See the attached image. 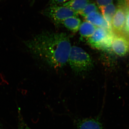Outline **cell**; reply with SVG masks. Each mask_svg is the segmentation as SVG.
<instances>
[{"label":"cell","instance_id":"1","mask_svg":"<svg viewBox=\"0 0 129 129\" xmlns=\"http://www.w3.org/2000/svg\"><path fill=\"white\" fill-rule=\"evenodd\" d=\"M24 44L32 55L54 69L62 68L68 63L72 46L66 33L43 32Z\"/></svg>","mask_w":129,"mask_h":129},{"label":"cell","instance_id":"2","mask_svg":"<svg viewBox=\"0 0 129 129\" xmlns=\"http://www.w3.org/2000/svg\"><path fill=\"white\" fill-rule=\"evenodd\" d=\"M68 63L76 73L88 71L93 66L89 55L82 48L75 46L72 47Z\"/></svg>","mask_w":129,"mask_h":129},{"label":"cell","instance_id":"3","mask_svg":"<svg viewBox=\"0 0 129 129\" xmlns=\"http://www.w3.org/2000/svg\"><path fill=\"white\" fill-rule=\"evenodd\" d=\"M114 34L111 30L97 27L94 33L88 39V42L94 48L109 49L111 47Z\"/></svg>","mask_w":129,"mask_h":129},{"label":"cell","instance_id":"4","mask_svg":"<svg viewBox=\"0 0 129 129\" xmlns=\"http://www.w3.org/2000/svg\"><path fill=\"white\" fill-rule=\"evenodd\" d=\"M43 14L57 25L61 24L66 19L79 15L77 13L62 6H49L44 10Z\"/></svg>","mask_w":129,"mask_h":129},{"label":"cell","instance_id":"5","mask_svg":"<svg viewBox=\"0 0 129 129\" xmlns=\"http://www.w3.org/2000/svg\"><path fill=\"white\" fill-rule=\"evenodd\" d=\"M125 14V7L122 4L118 5L111 22V28L115 35L120 34L124 29Z\"/></svg>","mask_w":129,"mask_h":129},{"label":"cell","instance_id":"6","mask_svg":"<svg viewBox=\"0 0 129 129\" xmlns=\"http://www.w3.org/2000/svg\"><path fill=\"white\" fill-rule=\"evenodd\" d=\"M111 48L116 55L120 57L124 56L129 52V41L123 36L114 35Z\"/></svg>","mask_w":129,"mask_h":129},{"label":"cell","instance_id":"7","mask_svg":"<svg viewBox=\"0 0 129 129\" xmlns=\"http://www.w3.org/2000/svg\"><path fill=\"white\" fill-rule=\"evenodd\" d=\"M85 21L96 27L104 28L112 31L105 21L102 15L99 12H93L84 17Z\"/></svg>","mask_w":129,"mask_h":129},{"label":"cell","instance_id":"8","mask_svg":"<svg viewBox=\"0 0 129 129\" xmlns=\"http://www.w3.org/2000/svg\"><path fill=\"white\" fill-rule=\"evenodd\" d=\"M77 129H103L100 120L96 118H87L79 121Z\"/></svg>","mask_w":129,"mask_h":129},{"label":"cell","instance_id":"9","mask_svg":"<svg viewBox=\"0 0 129 129\" xmlns=\"http://www.w3.org/2000/svg\"><path fill=\"white\" fill-rule=\"evenodd\" d=\"M91 2V0H70L62 6L69 8L78 14L88 4Z\"/></svg>","mask_w":129,"mask_h":129},{"label":"cell","instance_id":"10","mask_svg":"<svg viewBox=\"0 0 129 129\" xmlns=\"http://www.w3.org/2000/svg\"><path fill=\"white\" fill-rule=\"evenodd\" d=\"M116 10V8L113 3L100 9L105 21L111 29V22Z\"/></svg>","mask_w":129,"mask_h":129},{"label":"cell","instance_id":"11","mask_svg":"<svg viewBox=\"0 0 129 129\" xmlns=\"http://www.w3.org/2000/svg\"><path fill=\"white\" fill-rule=\"evenodd\" d=\"M97 27L85 21L81 23L79 28V33L81 37L89 39L93 35Z\"/></svg>","mask_w":129,"mask_h":129},{"label":"cell","instance_id":"12","mask_svg":"<svg viewBox=\"0 0 129 129\" xmlns=\"http://www.w3.org/2000/svg\"><path fill=\"white\" fill-rule=\"evenodd\" d=\"M81 23V19L78 17H71L64 19L62 24L70 31L75 33L79 30Z\"/></svg>","mask_w":129,"mask_h":129},{"label":"cell","instance_id":"13","mask_svg":"<svg viewBox=\"0 0 129 129\" xmlns=\"http://www.w3.org/2000/svg\"><path fill=\"white\" fill-rule=\"evenodd\" d=\"M99 9L95 3L91 2L80 12L78 14L84 18L93 12H99Z\"/></svg>","mask_w":129,"mask_h":129},{"label":"cell","instance_id":"14","mask_svg":"<svg viewBox=\"0 0 129 129\" xmlns=\"http://www.w3.org/2000/svg\"><path fill=\"white\" fill-rule=\"evenodd\" d=\"M18 129H31L26 123L22 113L21 109L18 108Z\"/></svg>","mask_w":129,"mask_h":129},{"label":"cell","instance_id":"15","mask_svg":"<svg viewBox=\"0 0 129 129\" xmlns=\"http://www.w3.org/2000/svg\"><path fill=\"white\" fill-rule=\"evenodd\" d=\"M125 19L124 29L125 32L129 35V8L125 7Z\"/></svg>","mask_w":129,"mask_h":129},{"label":"cell","instance_id":"16","mask_svg":"<svg viewBox=\"0 0 129 129\" xmlns=\"http://www.w3.org/2000/svg\"><path fill=\"white\" fill-rule=\"evenodd\" d=\"M99 9L106 6L107 5L113 3V0H95Z\"/></svg>","mask_w":129,"mask_h":129},{"label":"cell","instance_id":"17","mask_svg":"<svg viewBox=\"0 0 129 129\" xmlns=\"http://www.w3.org/2000/svg\"><path fill=\"white\" fill-rule=\"evenodd\" d=\"M70 0H51L49 3V6H60Z\"/></svg>","mask_w":129,"mask_h":129},{"label":"cell","instance_id":"18","mask_svg":"<svg viewBox=\"0 0 129 129\" xmlns=\"http://www.w3.org/2000/svg\"><path fill=\"white\" fill-rule=\"evenodd\" d=\"M122 2L125 6L129 8V0H122Z\"/></svg>","mask_w":129,"mask_h":129},{"label":"cell","instance_id":"19","mask_svg":"<svg viewBox=\"0 0 129 129\" xmlns=\"http://www.w3.org/2000/svg\"><path fill=\"white\" fill-rule=\"evenodd\" d=\"M0 129H3V128L2 126L1 125V124H0Z\"/></svg>","mask_w":129,"mask_h":129},{"label":"cell","instance_id":"20","mask_svg":"<svg viewBox=\"0 0 129 129\" xmlns=\"http://www.w3.org/2000/svg\"><path fill=\"white\" fill-rule=\"evenodd\" d=\"M118 1H119V2H120L121 1H122V0H118Z\"/></svg>","mask_w":129,"mask_h":129},{"label":"cell","instance_id":"21","mask_svg":"<svg viewBox=\"0 0 129 129\" xmlns=\"http://www.w3.org/2000/svg\"></svg>","mask_w":129,"mask_h":129}]
</instances>
